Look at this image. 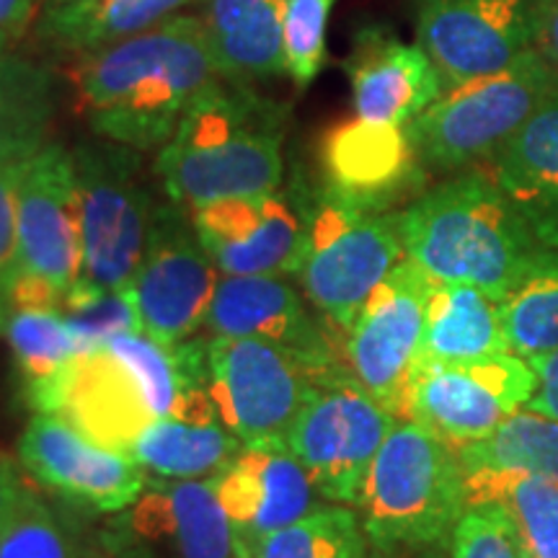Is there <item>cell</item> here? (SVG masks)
<instances>
[{"mask_svg": "<svg viewBox=\"0 0 558 558\" xmlns=\"http://www.w3.org/2000/svg\"><path fill=\"white\" fill-rule=\"evenodd\" d=\"M83 222L81 282L122 290L148 251L158 202L145 179L143 150L96 137L73 148Z\"/></svg>", "mask_w": 558, "mask_h": 558, "instance_id": "cell-7", "label": "cell"}, {"mask_svg": "<svg viewBox=\"0 0 558 558\" xmlns=\"http://www.w3.org/2000/svg\"><path fill=\"white\" fill-rule=\"evenodd\" d=\"M37 0H0V41L16 39L24 34L34 16Z\"/></svg>", "mask_w": 558, "mask_h": 558, "instance_id": "cell-42", "label": "cell"}, {"mask_svg": "<svg viewBox=\"0 0 558 558\" xmlns=\"http://www.w3.org/2000/svg\"><path fill=\"white\" fill-rule=\"evenodd\" d=\"M497 354H509L499 300L488 298L473 284L435 282L424 318L418 365H465Z\"/></svg>", "mask_w": 558, "mask_h": 558, "instance_id": "cell-25", "label": "cell"}, {"mask_svg": "<svg viewBox=\"0 0 558 558\" xmlns=\"http://www.w3.org/2000/svg\"><path fill=\"white\" fill-rule=\"evenodd\" d=\"M337 0H284V58L288 75L305 88L326 58V32Z\"/></svg>", "mask_w": 558, "mask_h": 558, "instance_id": "cell-36", "label": "cell"}, {"mask_svg": "<svg viewBox=\"0 0 558 558\" xmlns=\"http://www.w3.org/2000/svg\"><path fill=\"white\" fill-rule=\"evenodd\" d=\"M282 104L248 83L222 78L207 90L156 158L166 197L184 209L282 186Z\"/></svg>", "mask_w": 558, "mask_h": 558, "instance_id": "cell-3", "label": "cell"}, {"mask_svg": "<svg viewBox=\"0 0 558 558\" xmlns=\"http://www.w3.org/2000/svg\"><path fill=\"white\" fill-rule=\"evenodd\" d=\"M313 190L295 184L282 192L230 197L192 209L202 246L220 275H300L308 246Z\"/></svg>", "mask_w": 558, "mask_h": 558, "instance_id": "cell-12", "label": "cell"}, {"mask_svg": "<svg viewBox=\"0 0 558 558\" xmlns=\"http://www.w3.org/2000/svg\"><path fill=\"white\" fill-rule=\"evenodd\" d=\"M19 271L68 292L83 277L81 194L73 150L47 143L34 153L19 197Z\"/></svg>", "mask_w": 558, "mask_h": 558, "instance_id": "cell-18", "label": "cell"}, {"mask_svg": "<svg viewBox=\"0 0 558 558\" xmlns=\"http://www.w3.org/2000/svg\"><path fill=\"white\" fill-rule=\"evenodd\" d=\"M99 546L114 558H235V533L209 478H160L109 514Z\"/></svg>", "mask_w": 558, "mask_h": 558, "instance_id": "cell-14", "label": "cell"}, {"mask_svg": "<svg viewBox=\"0 0 558 558\" xmlns=\"http://www.w3.org/2000/svg\"><path fill=\"white\" fill-rule=\"evenodd\" d=\"M357 509L380 554L448 546L469 509L458 448L411 418H399L362 481Z\"/></svg>", "mask_w": 558, "mask_h": 558, "instance_id": "cell-4", "label": "cell"}, {"mask_svg": "<svg viewBox=\"0 0 558 558\" xmlns=\"http://www.w3.org/2000/svg\"><path fill=\"white\" fill-rule=\"evenodd\" d=\"M509 352L535 360L558 349V251H546L499 303Z\"/></svg>", "mask_w": 558, "mask_h": 558, "instance_id": "cell-31", "label": "cell"}, {"mask_svg": "<svg viewBox=\"0 0 558 558\" xmlns=\"http://www.w3.org/2000/svg\"><path fill=\"white\" fill-rule=\"evenodd\" d=\"M192 0H47L39 34L54 50L86 54L177 16Z\"/></svg>", "mask_w": 558, "mask_h": 558, "instance_id": "cell-26", "label": "cell"}, {"mask_svg": "<svg viewBox=\"0 0 558 558\" xmlns=\"http://www.w3.org/2000/svg\"><path fill=\"white\" fill-rule=\"evenodd\" d=\"M205 329L209 337L267 339L324 365H341L288 277L222 275L209 303Z\"/></svg>", "mask_w": 558, "mask_h": 558, "instance_id": "cell-21", "label": "cell"}, {"mask_svg": "<svg viewBox=\"0 0 558 558\" xmlns=\"http://www.w3.org/2000/svg\"><path fill=\"white\" fill-rule=\"evenodd\" d=\"M205 21L171 16L90 50L75 70L78 104L96 137L163 148L194 104L220 83Z\"/></svg>", "mask_w": 558, "mask_h": 558, "instance_id": "cell-1", "label": "cell"}, {"mask_svg": "<svg viewBox=\"0 0 558 558\" xmlns=\"http://www.w3.org/2000/svg\"><path fill=\"white\" fill-rule=\"evenodd\" d=\"M86 558H114V556H109L107 550L99 546V548H88V556Z\"/></svg>", "mask_w": 558, "mask_h": 558, "instance_id": "cell-44", "label": "cell"}, {"mask_svg": "<svg viewBox=\"0 0 558 558\" xmlns=\"http://www.w3.org/2000/svg\"><path fill=\"white\" fill-rule=\"evenodd\" d=\"M16 450L21 469L41 488L88 512H122L150 484L130 452L104 448L60 414L34 411Z\"/></svg>", "mask_w": 558, "mask_h": 558, "instance_id": "cell-15", "label": "cell"}, {"mask_svg": "<svg viewBox=\"0 0 558 558\" xmlns=\"http://www.w3.org/2000/svg\"><path fill=\"white\" fill-rule=\"evenodd\" d=\"M450 558H527L518 530L501 505H476L463 512L450 535Z\"/></svg>", "mask_w": 558, "mask_h": 558, "instance_id": "cell-37", "label": "cell"}, {"mask_svg": "<svg viewBox=\"0 0 558 558\" xmlns=\"http://www.w3.org/2000/svg\"><path fill=\"white\" fill-rule=\"evenodd\" d=\"M60 311L70 329L75 331V337L88 347L101 344L114 333L140 329L135 308H132V300L124 288L101 290L78 279L62 295Z\"/></svg>", "mask_w": 558, "mask_h": 558, "instance_id": "cell-35", "label": "cell"}, {"mask_svg": "<svg viewBox=\"0 0 558 558\" xmlns=\"http://www.w3.org/2000/svg\"><path fill=\"white\" fill-rule=\"evenodd\" d=\"M458 456L463 473L525 471L558 481V418L520 409L486 437L460 445Z\"/></svg>", "mask_w": 558, "mask_h": 558, "instance_id": "cell-30", "label": "cell"}, {"mask_svg": "<svg viewBox=\"0 0 558 558\" xmlns=\"http://www.w3.org/2000/svg\"><path fill=\"white\" fill-rule=\"evenodd\" d=\"M235 558H251L246 546H243V543H241L239 538H235Z\"/></svg>", "mask_w": 558, "mask_h": 558, "instance_id": "cell-45", "label": "cell"}, {"mask_svg": "<svg viewBox=\"0 0 558 558\" xmlns=\"http://www.w3.org/2000/svg\"><path fill=\"white\" fill-rule=\"evenodd\" d=\"M349 81L360 120L393 128H409L445 90L429 54L388 29L360 34L349 58Z\"/></svg>", "mask_w": 558, "mask_h": 558, "instance_id": "cell-22", "label": "cell"}, {"mask_svg": "<svg viewBox=\"0 0 558 558\" xmlns=\"http://www.w3.org/2000/svg\"><path fill=\"white\" fill-rule=\"evenodd\" d=\"M533 47L558 73V0H535Z\"/></svg>", "mask_w": 558, "mask_h": 558, "instance_id": "cell-39", "label": "cell"}, {"mask_svg": "<svg viewBox=\"0 0 558 558\" xmlns=\"http://www.w3.org/2000/svg\"><path fill=\"white\" fill-rule=\"evenodd\" d=\"M554 94L558 73L533 47L499 73L448 86L407 130L424 169L463 171L492 163Z\"/></svg>", "mask_w": 558, "mask_h": 558, "instance_id": "cell-5", "label": "cell"}, {"mask_svg": "<svg viewBox=\"0 0 558 558\" xmlns=\"http://www.w3.org/2000/svg\"><path fill=\"white\" fill-rule=\"evenodd\" d=\"M29 160L0 163V290L19 271V197Z\"/></svg>", "mask_w": 558, "mask_h": 558, "instance_id": "cell-38", "label": "cell"}, {"mask_svg": "<svg viewBox=\"0 0 558 558\" xmlns=\"http://www.w3.org/2000/svg\"><path fill=\"white\" fill-rule=\"evenodd\" d=\"M0 50H5V41H0Z\"/></svg>", "mask_w": 558, "mask_h": 558, "instance_id": "cell-46", "label": "cell"}, {"mask_svg": "<svg viewBox=\"0 0 558 558\" xmlns=\"http://www.w3.org/2000/svg\"><path fill=\"white\" fill-rule=\"evenodd\" d=\"M235 538L251 548L320 507L316 484L288 445H259L209 478Z\"/></svg>", "mask_w": 558, "mask_h": 558, "instance_id": "cell-20", "label": "cell"}, {"mask_svg": "<svg viewBox=\"0 0 558 558\" xmlns=\"http://www.w3.org/2000/svg\"><path fill=\"white\" fill-rule=\"evenodd\" d=\"M220 277L192 226L190 209L171 199L158 205L148 251L124 288L140 331L169 347L192 339L205 326Z\"/></svg>", "mask_w": 558, "mask_h": 558, "instance_id": "cell-10", "label": "cell"}, {"mask_svg": "<svg viewBox=\"0 0 558 558\" xmlns=\"http://www.w3.org/2000/svg\"><path fill=\"white\" fill-rule=\"evenodd\" d=\"M527 362L535 369V375H538V390H535L525 409L558 418V349Z\"/></svg>", "mask_w": 558, "mask_h": 558, "instance_id": "cell-40", "label": "cell"}, {"mask_svg": "<svg viewBox=\"0 0 558 558\" xmlns=\"http://www.w3.org/2000/svg\"><path fill=\"white\" fill-rule=\"evenodd\" d=\"M399 416L349 373L318 383L288 435L326 501L357 505L362 481Z\"/></svg>", "mask_w": 558, "mask_h": 558, "instance_id": "cell-9", "label": "cell"}, {"mask_svg": "<svg viewBox=\"0 0 558 558\" xmlns=\"http://www.w3.org/2000/svg\"><path fill=\"white\" fill-rule=\"evenodd\" d=\"M403 259L399 213H367L313 190L308 246L298 282L333 329L347 333L367 298Z\"/></svg>", "mask_w": 558, "mask_h": 558, "instance_id": "cell-8", "label": "cell"}, {"mask_svg": "<svg viewBox=\"0 0 558 558\" xmlns=\"http://www.w3.org/2000/svg\"><path fill=\"white\" fill-rule=\"evenodd\" d=\"M399 226L407 259L435 282L473 284L499 303L548 251L484 171L422 192Z\"/></svg>", "mask_w": 558, "mask_h": 558, "instance_id": "cell-2", "label": "cell"}, {"mask_svg": "<svg viewBox=\"0 0 558 558\" xmlns=\"http://www.w3.org/2000/svg\"><path fill=\"white\" fill-rule=\"evenodd\" d=\"M24 388L34 411L60 414L111 450L128 452L158 418L135 367L107 341L70 360L50 378Z\"/></svg>", "mask_w": 558, "mask_h": 558, "instance_id": "cell-16", "label": "cell"}, {"mask_svg": "<svg viewBox=\"0 0 558 558\" xmlns=\"http://www.w3.org/2000/svg\"><path fill=\"white\" fill-rule=\"evenodd\" d=\"M538 390V375L518 354L442 365L422 362L411 375L403 418L435 432L452 448L476 442Z\"/></svg>", "mask_w": 558, "mask_h": 558, "instance_id": "cell-11", "label": "cell"}, {"mask_svg": "<svg viewBox=\"0 0 558 558\" xmlns=\"http://www.w3.org/2000/svg\"><path fill=\"white\" fill-rule=\"evenodd\" d=\"M469 507L501 505L527 558H558V481L525 471L465 473Z\"/></svg>", "mask_w": 558, "mask_h": 558, "instance_id": "cell-29", "label": "cell"}, {"mask_svg": "<svg viewBox=\"0 0 558 558\" xmlns=\"http://www.w3.org/2000/svg\"><path fill=\"white\" fill-rule=\"evenodd\" d=\"M320 166V190L367 213H390L396 202L422 192L427 171L407 128L375 124L360 117L326 132Z\"/></svg>", "mask_w": 558, "mask_h": 558, "instance_id": "cell-19", "label": "cell"}, {"mask_svg": "<svg viewBox=\"0 0 558 558\" xmlns=\"http://www.w3.org/2000/svg\"><path fill=\"white\" fill-rule=\"evenodd\" d=\"M0 337L9 344L24 386L58 373L62 365L88 352L60 308H9L0 313Z\"/></svg>", "mask_w": 558, "mask_h": 558, "instance_id": "cell-33", "label": "cell"}, {"mask_svg": "<svg viewBox=\"0 0 558 558\" xmlns=\"http://www.w3.org/2000/svg\"><path fill=\"white\" fill-rule=\"evenodd\" d=\"M246 445L220 418L160 416L128 450L148 473L158 478H213L241 456Z\"/></svg>", "mask_w": 558, "mask_h": 558, "instance_id": "cell-27", "label": "cell"}, {"mask_svg": "<svg viewBox=\"0 0 558 558\" xmlns=\"http://www.w3.org/2000/svg\"><path fill=\"white\" fill-rule=\"evenodd\" d=\"M535 0H416V45L445 88L512 65L533 50Z\"/></svg>", "mask_w": 558, "mask_h": 558, "instance_id": "cell-17", "label": "cell"}, {"mask_svg": "<svg viewBox=\"0 0 558 558\" xmlns=\"http://www.w3.org/2000/svg\"><path fill=\"white\" fill-rule=\"evenodd\" d=\"M26 488H29V484H26L24 469H21L19 460H13L0 450V530L9 522L13 509L19 507Z\"/></svg>", "mask_w": 558, "mask_h": 558, "instance_id": "cell-41", "label": "cell"}, {"mask_svg": "<svg viewBox=\"0 0 558 558\" xmlns=\"http://www.w3.org/2000/svg\"><path fill=\"white\" fill-rule=\"evenodd\" d=\"M58 99L50 68L0 50V163L32 158L50 143Z\"/></svg>", "mask_w": 558, "mask_h": 558, "instance_id": "cell-28", "label": "cell"}, {"mask_svg": "<svg viewBox=\"0 0 558 558\" xmlns=\"http://www.w3.org/2000/svg\"><path fill=\"white\" fill-rule=\"evenodd\" d=\"M251 558H369L357 509L324 505L246 548Z\"/></svg>", "mask_w": 558, "mask_h": 558, "instance_id": "cell-32", "label": "cell"}, {"mask_svg": "<svg viewBox=\"0 0 558 558\" xmlns=\"http://www.w3.org/2000/svg\"><path fill=\"white\" fill-rule=\"evenodd\" d=\"M349 373L295 349L254 337L207 339V393L215 414L246 448L288 445L318 383Z\"/></svg>", "mask_w": 558, "mask_h": 558, "instance_id": "cell-6", "label": "cell"}, {"mask_svg": "<svg viewBox=\"0 0 558 558\" xmlns=\"http://www.w3.org/2000/svg\"><path fill=\"white\" fill-rule=\"evenodd\" d=\"M209 50L220 78L233 83L288 73L284 0H202Z\"/></svg>", "mask_w": 558, "mask_h": 558, "instance_id": "cell-24", "label": "cell"}, {"mask_svg": "<svg viewBox=\"0 0 558 558\" xmlns=\"http://www.w3.org/2000/svg\"><path fill=\"white\" fill-rule=\"evenodd\" d=\"M88 548L60 509L29 486L0 530V558H86Z\"/></svg>", "mask_w": 558, "mask_h": 558, "instance_id": "cell-34", "label": "cell"}, {"mask_svg": "<svg viewBox=\"0 0 558 558\" xmlns=\"http://www.w3.org/2000/svg\"><path fill=\"white\" fill-rule=\"evenodd\" d=\"M492 177L535 239L558 251V94L492 158Z\"/></svg>", "mask_w": 558, "mask_h": 558, "instance_id": "cell-23", "label": "cell"}, {"mask_svg": "<svg viewBox=\"0 0 558 558\" xmlns=\"http://www.w3.org/2000/svg\"><path fill=\"white\" fill-rule=\"evenodd\" d=\"M435 279L403 259L375 288L347 331L349 375L403 418L411 375L418 365L424 318Z\"/></svg>", "mask_w": 558, "mask_h": 558, "instance_id": "cell-13", "label": "cell"}, {"mask_svg": "<svg viewBox=\"0 0 558 558\" xmlns=\"http://www.w3.org/2000/svg\"><path fill=\"white\" fill-rule=\"evenodd\" d=\"M380 558H450V543L448 546H427V548H409V550H390V554H380Z\"/></svg>", "mask_w": 558, "mask_h": 558, "instance_id": "cell-43", "label": "cell"}]
</instances>
